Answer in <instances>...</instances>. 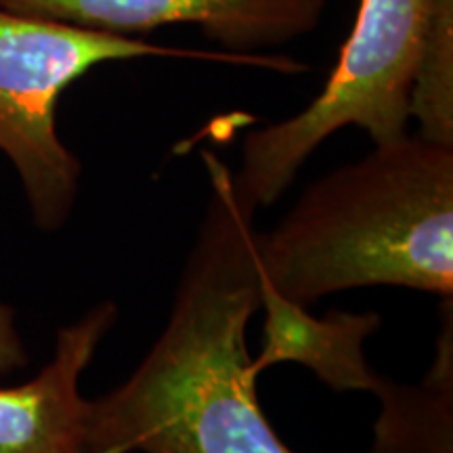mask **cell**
I'll list each match as a JSON object with an SVG mask.
<instances>
[{
    "mask_svg": "<svg viewBox=\"0 0 453 453\" xmlns=\"http://www.w3.org/2000/svg\"><path fill=\"white\" fill-rule=\"evenodd\" d=\"M203 217L160 336L133 373L90 399L87 451L298 453L258 401L248 326L258 311L254 214L234 170L203 151Z\"/></svg>",
    "mask_w": 453,
    "mask_h": 453,
    "instance_id": "1",
    "label": "cell"
},
{
    "mask_svg": "<svg viewBox=\"0 0 453 453\" xmlns=\"http://www.w3.org/2000/svg\"><path fill=\"white\" fill-rule=\"evenodd\" d=\"M254 260L300 304L372 286L453 296V147L418 133L373 143L257 231Z\"/></svg>",
    "mask_w": 453,
    "mask_h": 453,
    "instance_id": "2",
    "label": "cell"
},
{
    "mask_svg": "<svg viewBox=\"0 0 453 453\" xmlns=\"http://www.w3.org/2000/svg\"><path fill=\"white\" fill-rule=\"evenodd\" d=\"M168 57L304 73L286 55L231 53L154 44L0 7V154L19 177L32 220L44 234L64 229L81 194L82 164L59 137L57 107L78 78L111 61Z\"/></svg>",
    "mask_w": 453,
    "mask_h": 453,
    "instance_id": "3",
    "label": "cell"
},
{
    "mask_svg": "<svg viewBox=\"0 0 453 453\" xmlns=\"http://www.w3.org/2000/svg\"><path fill=\"white\" fill-rule=\"evenodd\" d=\"M434 0H361L324 88L281 122L243 137L235 194L248 211L271 208L317 147L347 127L373 143L407 133L410 88Z\"/></svg>",
    "mask_w": 453,
    "mask_h": 453,
    "instance_id": "4",
    "label": "cell"
},
{
    "mask_svg": "<svg viewBox=\"0 0 453 453\" xmlns=\"http://www.w3.org/2000/svg\"><path fill=\"white\" fill-rule=\"evenodd\" d=\"M0 7L133 38L189 24L231 53H260L313 32L327 0H0Z\"/></svg>",
    "mask_w": 453,
    "mask_h": 453,
    "instance_id": "5",
    "label": "cell"
},
{
    "mask_svg": "<svg viewBox=\"0 0 453 453\" xmlns=\"http://www.w3.org/2000/svg\"><path fill=\"white\" fill-rule=\"evenodd\" d=\"M116 321L118 304L97 303L57 330L36 376L0 387V453H88L90 399L81 380Z\"/></svg>",
    "mask_w": 453,
    "mask_h": 453,
    "instance_id": "6",
    "label": "cell"
},
{
    "mask_svg": "<svg viewBox=\"0 0 453 453\" xmlns=\"http://www.w3.org/2000/svg\"><path fill=\"white\" fill-rule=\"evenodd\" d=\"M258 269V267H257ZM258 309H263V347L252 357V372L296 364L315 373L334 393H370L380 387L382 373L372 370L365 342L382 327L376 311H330L315 317L307 304L294 303L258 269Z\"/></svg>",
    "mask_w": 453,
    "mask_h": 453,
    "instance_id": "7",
    "label": "cell"
},
{
    "mask_svg": "<svg viewBox=\"0 0 453 453\" xmlns=\"http://www.w3.org/2000/svg\"><path fill=\"white\" fill-rule=\"evenodd\" d=\"M370 453H453V296L441 304L437 350L416 384L384 376Z\"/></svg>",
    "mask_w": 453,
    "mask_h": 453,
    "instance_id": "8",
    "label": "cell"
},
{
    "mask_svg": "<svg viewBox=\"0 0 453 453\" xmlns=\"http://www.w3.org/2000/svg\"><path fill=\"white\" fill-rule=\"evenodd\" d=\"M407 111L422 139L453 147V0H434L430 9Z\"/></svg>",
    "mask_w": 453,
    "mask_h": 453,
    "instance_id": "9",
    "label": "cell"
},
{
    "mask_svg": "<svg viewBox=\"0 0 453 453\" xmlns=\"http://www.w3.org/2000/svg\"><path fill=\"white\" fill-rule=\"evenodd\" d=\"M30 350L17 326L15 309L0 300V380L26 370Z\"/></svg>",
    "mask_w": 453,
    "mask_h": 453,
    "instance_id": "10",
    "label": "cell"
},
{
    "mask_svg": "<svg viewBox=\"0 0 453 453\" xmlns=\"http://www.w3.org/2000/svg\"><path fill=\"white\" fill-rule=\"evenodd\" d=\"M101 453H127V451L120 449V447H111V449H105V451H101Z\"/></svg>",
    "mask_w": 453,
    "mask_h": 453,
    "instance_id": "11",
    "label": "cell"
}]
</instances>
